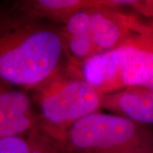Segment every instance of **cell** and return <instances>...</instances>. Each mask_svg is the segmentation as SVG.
Masks as SVG:
<instances>
[{
    "label": "cell",
    "instance_id": "cell-1",
    "mask_svg": "<svg viewBox=\"0 0 153 153\" xmlns=\"http://www.w3.org/2000/svg\"><path fill=\"white\" fill-rule=\"evenodd\" d=\"M16 12L0 20V82L33 89L64 67L65 40L60 28Z\"/></svg>",
    "mask_w": 153,
    "mask_h": 153
},
{
    "label": "cell",
    "instance_id": "cell-2",
    "mask_svg": "<svg viewBox=\"0 0 153 153\" xmlns=\"http://www.w3.org/2000/svg\"><path fill=\"white\" fill-rule=\"evenodd\" d=\"M40 109L38 126L60 141L71 126L101 106V94L69 66L33 88Z\"/></svg>",
    "mask_w": 153,
    "mask_h": 153
},
{
    "label": "cell",
    "instance_id": "cell-3",
    "mask_svg": "<svg viewBox=\"0 0 153 153\" xmlns=\"http://www.w3.org/2000/svg\"><path fill=\"white\" fill-rule=\"evenodd\" d=\"M83 78L100 94L130 87L153 88V33L135 36L81 65Z\"/></svg>",
    "mask_w": 153,
    "mask_h": 153
},
{
    "label": "cell",
    "instance_id": "cell-4",
    "mask_svg": "<svg viewBox=\"0 0 153 153\" xmlns=\"http://www.w3.org/2000/svg\"><path fill=\"white\" fill-rule=\"evenodd\" d=\"M59 142L66 153H153V130L125 117L97 111L77 121Z\"/></svg>",
    "mask_w": 153,
    "mask_h": 153
},
{
    "label": "cell",
    "instance_id": "cell-5",
    "mask_svg": "<svg viewBox=\"0 0 153 153\" xmlns=\"http://www.w3.org/2000/svg\"><path fill=\"white\" fill-rule=\"evenodd\" d=\"M152 33V24L142 22L134 13L106 7L101 1L90 9V35L100 53L119 47L135 36Z\"/></svg>",
    "mask_w": 153,
    "mask_h": 153
},
{
    "label": "cell",
    "instance_id": "cell-6",
    "mask_svg": "<svg viewBox=\"0 0 153 153\" xmlns=\"http://www.w3.org/2000/svg\"><path fill=\"white\" fill-rule=\"evenodd\" d=\"M38 124L27 94L0 82V139L25 134Z\"/></svg>",
    "mask_w": 153,
    "mask_h": 153
},
{
    "label": "cell",
    "instance_id": "cell-7",
    "mask_svg": "<svg viewBox=\"0 0 153 153\" xmlns=\"http://www.w3.org/2000/svg\"><path fill=\"white\" fill-rule=\"evenodd\" d=\"M101 106L140 123H153L152 88L130 87L101 94Z\"/></svg>",
    "mask_w": 153,
    "mask_h": 153
},
{
    "label": "cell",
    "instance_id": "cell-8",
    "mask_svg": "<svg viewBox=\"0 0 153 153\" xmlns=\"http://www.w3.org/2000/svg\"><path fill=\"white\" fill-rule=\"evenodd\" d=\"M95 3L89 0H35L20 2L17 9L34 19L63 25L76 11Z\"/></svg>",
    "mask_w": 153,
    "mask_h": 153
},
{
    "label": "cell",
    "instance_id": "cell-9",
    "mask_svg": "<svg viewBox=\"0 0 153 153\" xmlns=\"http://www.w3.org/2000/svg\"><path fill=\"white\" fill-rule=\"evenodd\" d=\"M0 153H66L38 124L25 134L0 139Z\"/></svg>",
    "mask_w": 153,
    "mask_h": 153
},
{
    "label": "cell",
    "instance_id": "cell-10",
    "mask_svg": "<svg viewBox=\"0 0 153 153\" xmlns=\"http://www.w3.org/2000/svg\"><path fill=\"white\" fill-rule=\"evenodd\" d=\"M63 38L67 57L74 65L81 66L83 62L100 53L98 47L90 34L75 36L63 35Z\"/></svg>",
    "mask_w": 153,
    "mask_h": 153
},
{
    "label": "cell",
    "instance_id": "cell-11",
    "mask_svg": "<svg viewBox=\"0 0 153 153\" xmlns=\"http://www.w3.org/2000/svg\"><path fill=\"white\" fill-rule=\"evenodd\" d=\"M92 6L74 13L66 23L62 25V27L60 28L61 33L66 36L90 34V9Z\"/></svg>",
    "mask_w": 153,
    "mask_h": 153
},
{
    "label": "cell",
    "instance_id": "cell-12",
    "mask_svg": "<svg viewBox=\"0 0 153 153\" xmlns=\"http://www.w3.org/2000/svg\"><path fill=\"white\" fill-rule=\"evenodd\" d=\"M144 17L152 20L153 25V0L145 1V13Z\"/></svg>",
    "mask_w": 153,
    "mask_h": 153
},
{
    "label": "cell",
    "instance_id": "cell-13",
    "mask_svg": "<svg viewBox=\"0 0 153 153\" xmlns=\"http://www.w3.org/2000/svg\"><path fill=\"white\" fill-rule=\"evenodd\" d=\"M152 89H153V88H152Z\"/></svg>",
    "mask_w": 153,
    "mask_h": 153
}]
</instances>
